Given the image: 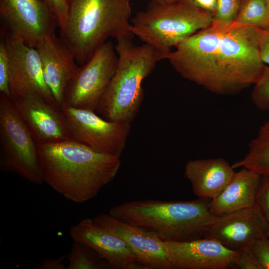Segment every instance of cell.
<instances>
[{
    "mask_svg": "<svg viewBox=\"0 0 269 269\" xmlns=\"http://www.w3.org/2000/svg\"><path fill=\"white\" fill-rule=\"evenodd\" d=\"M261 28L213 21L187 38L165 58L182 77L217 95H232L254 85L265 64Z\"/></svg>",
    "mask_w": 269,
    "mask_h": 269,
    "instance_id": "cell-1",
    "label": "cell"
},
{
    "mask_svg": "<svg viewBox=\"0 0 269 269\" xmlns=\"http://www.w3.org/2000/svg\"><path fill=\"white\" fill-rule=\"evenodd\" d=\"M43 181L67 199L82 203L95 197L116 177L120 157L72 139L38 144Z\"/></svg>",
    "mask_w": 269,
    "mask_h": 269,
    "instance_id": "cell-2",
    "label": "cell"
},
{
    "mask_svg": "<svg viewBox=\"0 0 269 269\" xmlns=\"http://www.w3.org/2000/svg\"><path fill=\"white\" fill-rule=\"evenodd\" d=\"M210 201L199 198L188 201L133 200L113 206L109 214L163 240L189 241L204 238L214 220Z\"/></svg>",
    "mask_w": 269,
    "mask_h": 269,
    "instance_id": "cell-3",
    "label": "cell"
},
{
    "mask_svg": "<svg viewBox=\"0 0 269 269\" xmlns=\"http://www.w3.org/2000/svg\"><path fill=\"white\" fill-rule=\"evenodd\" d=\"M131 0H72L60 38L81 66L109 37L132 39Z\"/></svg>",
    "mask_w": 269,
    "mask_h": 269,
    "instance_id": "cell-4",
    "label": "cell"
},
{
    "mask_svg": "<svg viewBox=\"0 0 269 269\" xmlns=\"http://www.w3.org/2000/svg\"><path fill=\"white\" fill-rule=\"evenodd\" d=\"M132 39H116L117 67L95 110L108 121L131 123L142 102L143 81L160 61L152 47L144 43L136 45Z\"/></svg>",
    "mask_w": 269,
    "mask_h": 269,
    "instance_id": "cell-5",
    "label": "cell"
},
{
    "mask_svg": "<svg viewBox=\"0 0 269 269\" xmlns=\"http://www.w3.org/2000/svg\"><path fill=\"white\" fill-rule=\"evenodd\" d=\"M213 14L186 0L159 3L151 0L131 20L130 30L152 47L160 60L182 41L210 26Z\"/></svg>",
    "mask_w": 269,
    "mask_h": 269,
    "instance_id": "cell-6",
    "label": "cell"
},
{
    "mask_svg": "<svg viewBox=\"0 0 269 269\" xmlns=\"http://www.w3.org/2000/svg\"><path fill=\"white\" fill-rule=\"evenodd\" d=\"M0 167L28 181H43L38 144L18 115L10 98L0 94Z\"/></svg>",
    "mask_w": 269,
    "mask_h": 269,
    "instance_id": "cell-7",
    "label": "cell"
},
{
    "mask_svg": "<svg viewBox=\"0 0 269 269\" xmlns=\"http://www.w3.org/2000/svg\"><path fill=\"white\" fill-rule=\"evenodd\" d=\"M118 55L107 41L78 66L66 88L63 105L95 111L115 72Z\"/></svg>",
    "mask_w": 269,
    "mask_h": 269,
    "instance_id": "cell-8",
    "label": "cell"
},
{
    "mask_svg": "<svg viewBox=\"0 0 269 269\" xmlns=\"http://www.w3.org/2000/svg\"><path fill=\"white\" fill-rule=\"evenodd\" d=\"M61 107L72 139L97 151L120 157L131 123L108 121L95 111Z\"/></svg>",
    "mask_w": 269,
    "mask_h": 269,
    "instance_id": "cell-9",
    "label": "cell"
},
{
    "mask_svg": "<svg viewBox=\"0 0 269 269\" xmlns=\"http://www.w3.org/2000/svg\"><path fill=\"white\" fill-rule=\"evenodd\" d=\"M1 39L9 64L11 99L34 93L56 104L44 80L37 49L7 30H2Z\"/></svg>",
    "mask_w": 269,
    "mask_h": 269,
    "instance_id": "cell-10",
    "label": "cell"
},
{
    "mask_svg": "<svg viewBox=\"0 0 269 269\" xmlns=\"http://www.w3.org/2000/svg\"><path fill=\"white\" fill-rule=\"evenodd\" d=\"M0 17L8 32L34 47L58 26L45 0H0Z\"/></svg>",
    "mask_w": 269,
    "mask_h": 269,
    "instance_id": "cell-11",
    "label": "cell"
},
{
    "mask_svg": "<svg viewBox=\"0 0 269 269\" xmlns=\"http://www.w3.org/2000/svg\"><path fill=\"white\" fill-rule=\"evenodd\" d=\"M11 100L18 115L38 144L72 139L61 106L34 93Z\"/></svg>",
    "mask_w": 269,
    "mask_h": 269,
    "instance_id": "cell-12",
    "label": "cell"
},
{
    "mask_svg": "<svg viewBox=\"0 0 269 269\" xmlns=\"http://www.w3.org/2000/svg\"><path fill=\"white\" fill-rule=\"evenodd\" d=\"M93 219L108 232L124 241L144 269H172L164 240L155 234L109 214L103 213Z\"/></svg>",
    "mask_w": 269,
    "mask_h": 269,
    "instance_id": "cell-13",
    "label": "cell"
},
{
    "mask_svg": "<svg viewBox=\"0 0 269 269\" xmlns=\"http://www.w3.org/2000/svg\"><path fill=\"white\" fill-rule=\"evenodd\" d=\"M172 269H237V251L202 238L189 241L164 240Z\"/></svg>",
    "mask_w": 269,
    "mask_h": 269,
    "instance_id": "cell-14",
    "label": "cell"
},
{
    "mask_svg": "<svg viewBox=\"0 0 269 269\" xmlns=\"http://www.w3.org/2000/svg\"><path fill=\"white\" fill-rule=\"evenodd\" d=\"M268 230L256 205L249 209L215 216L204 238L215 240L227 248L237 251L267 236Z\"/></svg>",
    "mask_w": 269,
    "mask_h": 269,
    "instance_id": "cell-15",
    "label": "cell"
},
{
    "mask_svg": "<svg viewBox=\"0 0 269 269\" xmlns=\"http://www.w3.org/2000/svg\"><path fill=\"white\" fill-rule=\"evenodd\" d=\"M69 235L73 241L94 250L107 261L110 269H144L124 241L108 232L93 218H85L71 227Z\"/></svg>",
    "mask_w": 269,
    "mask_h": 269,
    "instance_id": "cell-16",
    "label": "cell"
},
{
    "mask_svg": "<svg viewBox=\"0 0 269 269\" xmlns=\"http://www.w3.org/2000/svg\"><path fill=\"white\" fill-rule=\"evenodd\" d=\"M35 48L40 57L44 80L55 102L61 106L67 86L78 67L74 55L55 33L42 38Z\"/></svg>",
    "mask_w": 269,
    "mask_h": 269,
    "instance_id": "cell-17",
    "label": "cell"
},
{
    "mask_svg": "<svg viewBox=\"0 0 269 269\" xmlns=\"http://www.w3.org/2000/svg\"><path fill=\"white\" fill-rule=\"evenodd\" d=\"M262 175L242 167L209 204L210 211L221 216L254 207Z\"/></svg>",
    "mask_w": 269,
    "mask_h": 269,
    "instance_id": "cell-18",
    "label": "cell"
},
{
    "mask_svg": "<svg viewBox=\"0 0 269 269\" xmlns=\"http://www.w3.org/2000/svg\"><path fill=\"white\" fill-rule=\"evenodd\" d=\"M235 172L232 165L222 158L190 160L184 168V175L194 194L210 200L222 191Z\"/></svg>",
    "mask_w": 269,
    "mask_h": 269,
    "instance_id": "cell-19",
    "label": "cell"
},
{
    "mask_svg": "<svg viewBox=\"0 0 269 269\" xmlns=\"http://www.w3.org/2000/svg\"><path fill=\"white\" fill-rule=\"evenodd\" d=\"M232 166L234 169L245 167L262 176L269 175V121L260 127L256 136L250 142L245 157Z\"/></svg>",
    "mask_w": 269,
    "mask_h": 269,
    "instance_id": "cell-20",
    "label": "cell"
},
{
    "mask_svg": "<svg viewBox=\"0 0 269 269\" xmlns=\"http://www.w3.org/2000/svg\"><path fill=\"white\" fill-rule=\"evenodd\" d=\"M110 269L109 264L89 246L74 241L68 257L67 269Z\"/></svg>",
    "mask_w": 269,
    "mask_h": 269,
    "instance_id": "cell-21",
    "label": "cell"
},
{
    "mask_svg": "<svg viewBox=\"0 0 269 269\" xmlns=\"http://www.w3.org/2000/svg\"><path fill=\"white\" fill-rule=\"evenodd\" d=\"M237 22L262 29L269 28V10L265 0H242Z\"/></svg>",
    "mask_w": 269,
    "mask_h": 269,
    "instance_id": "cell-22",
    "label": "cell"
},
{
    "mask_svg": "<svg viewBox=\"0 0 269 269\" xmlns=\"http://www.w3.org/2000/svg\"><path fill=\"white\" fill-rule=\"evenodd\" d=\"M251 100L257 109L269 111V66L265 65L260 77L254 84Z\"/></svg>",
    "mask_w": 269,
    "mask_h": 269,
    "instance_id": "cell-23",
    "label": "cell"
},
{
    "mask_svg": "<svg viewBox=\"0 0 269 269\" xmlns=\"http://www.w3.org/2000/svg\"><path fill=\"white\" fill-rule=\"evenodd\" d=\"M242 0H216L213 21L230 23L235 21Z\"/></svg>",
    "mask_w": 269,
    "mask_h": 269,
    "instance_id": "cell-24",
    "label": "cell"
},
{
    "mask_svg": "<svg viewBox=\"0 0 269 269\" xmlns=\"http://www.w3.org/2000/svg\"><path fill=\"white\" fill-rule=\"evenodd\" d=\"M256 205L269 230V175H263L261 177L257 196Z\"/></svg>",
    "mask_w": 269,
    "mask_h": 269,
    "instance_id": "cell-25",
    "label": "cell"
},
{
    "mask_svg": "<svg viewBox=\"0 0 269 269\" xmlns=\"http://www.w3.org/2000/svg\"><path fill=\"white\" fill-rule=\"evenodd\" d=\"M0 92L11 99L8 61L4 42H0Z\"/></svg>",
    "mask_w": 269,
    "mask_h": 269,
    "instance_id": "cell-26",
    "label": "cell"
},
{
    "mask_svg": "<svg viewBox=\"0 0 269 269\" xmlns=\"http://www.w3.org/2000/svg\"><path fill=\"white\" fill-rule=\"evenodd\" d=\"M237 269H262L257 257L250 245L237 250Z\"/></svg>",
    "mask_w": 269,
    "mask_h": 269,
    "instance_id": "cell-27",
    "label": "cell"
},
{
    "mask_svg": "<svg viewBox=\"0 0 269 269\" xmlns=\"http://www.w3.org/2000/svg\"><path fill=\"white\" fill-rule=\"evenodd\" d=\"M57 20L60 30L64 29L68 18L72 0H45Z\"/></svg>",
    "mask_w": 269,
    "mask_h": 269,
    "instance_id": "cell-28",
    "label": "cell"
},
{
    "mask_svg": "<svg viewBox=\"0 0 269 269\" xmlns=\"http://www.w3.org/2000/svg\"><path fill=\"white\" fill-rule=\"evenodd\" d=\"M250 246L262 269H269V238L266 236L256 240Z\"/></svg>",
    "mask_w": 269,
    "mask_h": 269,
    "instance_id": "cell-29",
    "label": "cell"
},
{
    "mask_svg": "<svg viewBox=\"0 0 269 269\" xmlns=\"http://www.w3.org/2000/svg\"><path fill=\"white\" fill-rule=\"evenodd\" d=\"M65 257L61 256L58 258L46 257L40 260L34 267L37 269H67L64 262Z\"/></svg>",
    "mask_w": 269,
    "mask_h": 269,
    "instance_id": "cell-30",
    "label": "cell"
},
{
    "mask_svg": "<svg viewBox=\"0 0 269 269\" xmlns=\"http://www.w3.org/2000/svg\"><path fill=\"white\" fill-rule=\"evenodd\" d=\"M259 51L263 62L269 65V28L260 30Z\"/></svg>",
    "mask_w": 269,
    "mask_h": 269,
    "instance_id": "cell-31",
    "label": "cell"
},
{
    "mask_svg": "<svg viewBox=\"0 0 269 269\" xmlns=\"http://www.w3.org/2000/svg\"><path fill=\"white\" fill-rule=\"evenodd\" d=\"M213 14L214 13L216 0H186Z\"/></svg>",
    "mask_w": 269,
    "mask_h": 269,
    "instance_id": "cell-32",
    "label": "cell"
},
{
    "mask_svg": "<svg viewBox=\"0 0 269 269\" xmlns=\"http://www.w3.org/2000/svg\"><path fill=\"white\" fill-rule=\"evenodd\" d=\"M153 1L159 2V3H168V2H171L175 1H177L178 0H151Z\"/></svg>",
    "mask_w": 269,
    "mask_h": 269,
    "instance_id": "cell-33",
    "label": "cell"
},
{
    "mask_svg": "<svg viewBox=\"0 0 269 269\" xmlns=\"http://www.w3.org/2000/svg\"><path fill=\"white\" fill-rule=\"evenodd\" d=\"M265 0L266 1V4H267L268 8V9L269 10V0Z\"/></svg>",
    "mask_w": 269,
    "mask_h": 269,
    "instance_id": "cell-34",
    "label": "cell"
},
{
    "mask_svg": "<svg viewBox=\"0 0 269 269\" xmlns=\"http://www.w3.org/2000/svg\"><path fill=\"white\" fill-rule=\"evenodd\" d=\"M267 236L269 238V230L267 232Z\"/></svg>",
    "mask_w": 269,
    "mask_h": 269,
    "instance_id": "cell-35",
    "label": "cell"
}]
</instances>
